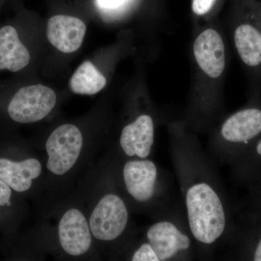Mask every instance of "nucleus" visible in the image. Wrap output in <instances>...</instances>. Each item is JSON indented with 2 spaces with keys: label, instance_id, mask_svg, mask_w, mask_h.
Instances as JSON below:
<instances>
[{
  "label": "nucleus",
  "instance_id": "1",
  "mask_svg": "<svg viewBox=\"0 0 261 261\" xmlns=\"http://www.w3.org/2000/svg\"><path fill=\"white\" fill-rule=\"evenodd\" d=\"M192 95L197 102L209 104L222 89L228 53L224 32L214 21L201 25L191 46Z\"/></svg>",
  "mask_w": 261,
  "mask_h": 261
},
{
  "label": "nucleus",
  "instance_id": "13",
  "mask_svg": "<svg viewBox=\"0 0 261 261\" xmlns=\"http://www.w3.org/2000/svg\"><path fill=\"white\" fill-rule=\"evenodd\" d=\"M42 165L35 159L15 162L0 159V179L15 191L24 192L32 186L33 180L40 176Z\"/></svg>",
  "mask_w": 261,
  "mask_h": 261
},
{
  "label": "nucleus",
  "instance_id": "20",
  "mask_svg": "<svg viewBox=\"0 0 261 261\" xmlns=\"http://www.w3.org/2000/svg\"><path fill=\"white\" fill-rule=\"evenodd\" d=\"M252 260L255 261H261V236L257 240L252 252Z\"/></svg>",
  "mask_w": 261,
  "mask_h": 261
},
{
  "label": "nucleus",
  "instance_id": "17",
  "mask_svg": "<svg viewBox=\"0 0 261 261\" xmlns=\"http://www.w3.org/2000/svg\"><path fill=\"white\" fill-rule=\"evenodd\" d=\"M218 1L219 0H192V14L197 20L205 21V23L214 21L213 17Z\"/></svg>",
  "mask_w": 261,
  "mask_h": 261
},
{
  "label": "nucleus",
  "instance_id": "3",
  "mask_svg": "<svg viewBox=\"0 0 261 261\" xmlns=\"http://www.w3.org/2000/svg\"><path fill=\"white\" fill-rule=\"evenodd\" d=\"M186 205L194 238L205 245L217 241L224 232L226 218L221 199L214 189L204 182L192 185L187 190Z\"/></svg>",
  "mask_w": 261,
  "mask_h": 261
},
{
  "label": "nucleus",
  "instance_id": "15",
  "mask_svg": "<svg viewBox=\"0 0 261 261\" xmlns=\"http://www.w3.org/2000/svg\"><path fill=\"white\" fill-rule=\"evenodd\" d=\"M107 84L105 75L91 61H85L77 68L70 80V87L75 94L92 95L100 92Z\"/></svg>",
  "mask_w": 261,
  "mask_h": 261
},
{
  "label": "nucleus",
  "instance_id": "16",
  "mask_svg": "<svg viewBox=\"0 0 261 261\" xmlns=\"http://www.w3.org/2000/svg\"><path fill=\"white\" fill-rule=\"evenodd\" d=\"M132 2L133 0H96L98 8L109 20L121 18L128 11Z\"/></svg>",
  "mask_w": 261,
  "mask_h": 261
},
{
  "label": "nucleus",
  "instance_id": "7",
  "mask_svg": "<svg viewBox=\"0 0 261 261\" xmlns=\"http://www.w3.org/2000/svg\"><path fill=\"white\" fill-rule=\"evenodd\" d=\"M221 135L234 145H247L258 140L261 137V105H250L228 116L221 125Z\"/></svg>",
  "mask_w": 261,
  "mask_h": 261
},
{
  "label": "nucleus",
  "instance_id": "10",
  "mask_svg": "<svg viewBox=\"0 0 261 261\" xmlns=\"http://www.w3.org/2000/svg\"><path fill=\"white\" fill-rule=\"evenodd\" d=\"M86 32L85 23L81 19L69 15H55L47 23L48 40L63 53L78 50L83 43Z\"/></svg>",
  "mask_w": 261,
  "mask_h": 261
},
{
  "label": "nucleus",
  "instance_id": "19",
  "mask_svg": "<svg viewBox=\"0 0 261 261\" xmlns=\"http://www.w3.org/2000/svg\"><path fill=\"white\" fill-rule=\"evenodd\" d=\"M11 195V188L3 180L0 179V206H10Z\"/></svg>",
  "mask_w": 261,
  "mask_h": 261
},
{
  "label": "nucleus",
  "instance_id": "8",
  "mask_svg": "<svg viewBox=\"0 0 261 261\" xmlns=\"http://www.w3.org/2000/svg\"><path fill=\"white\" fill-rule=\"evenodd\" d=\"M58 237L62 248L72 256L84 255L92 245L90 228L78 209H70L63 215L58 226Z\"/></svg>",
  "mask_w": 261,
  "mask_h": 261
},
{
  "label": "nucleus",
  "instance_id": "6",
  "mask_svg": "<svg viewBox=\"0 0 261 261\" xmlns=\"http://www.w3.org/2000/svg\"><path fill=\"white\" fill-rule=\"evenodd\" d=\"M128 221V210L123 200L119 196L108 194L92 211L89 228L97 240L113 241L123 233Z\"/></svg>",
  "mask_w": 261,
  "mask_h": 261
},
{
  "label": "nucleus",
  "instance_id": "11",
  "mask_svg": "<svg viewBox=\"0 0 261 261\" xmlns=\"http://www.w3.org/2000/svg\"><path fill=\"white\" fill-rule=\"evenodd\" d=\"M123 175L127 192L135 200L144 202L152 198L158 177L153 162L147 160L128 161L123 167Z\"/></svg>",
  "mask_w": 261,
  "mask_h": 261
},
{
  "label": "nucleus",
  "instance_id": "18",
  "mask_svg": "<svg viewBox=\"0 0 261 261\" xmlns=\"http://www.w3.org/2000/svg\"><path fill=\"white\" fill-rule=\"evenodd\" d=\"M133 261H159L152 247L148 243L143 244L139 247L132 256Z\"/></svg>",
  "mask_w": 261,
  "mask_h": 261
},
{
  "label": "nucleus",
  "instance_id": "5",
  "mask_svg": "<svg viewBox=\"0 0 261 261\" xmlns=\"http://www.w3.org/2000/svg\"><path fill=\"white\" fill-rule=\"evenodd\" d=\"M57 96L45 86H28L19 89L8 106V114L13 121L32 123L44 119L56 106Z\"/></svg>",
  "mask_w": 261,
  "mask_h": 261
},
{
  "label": "nucleus",
  "instance_id": "12",
  "mask_svg": "<svg viewBox=\"0 0 261 261\" xmlns=\"http://www.w3.org/2000/svg\"><path fill=\"white\" fill-rule=\"evenodd\" d=\"M154 139L152 116L142 114L122 130L120 144L126 155L145 159L150 154Z\"/></svg>",
  "mask_w": 261,
  "mask_h": 261
},
{
  "label": "nucleus",
  "instance_id": "4",
  "mask_svg": "<svg viewBox=\"0 0 261 261\" xmlns=\"http://www.w3.org/2000/svg\"><path fill=\"white\" fill-rule=\"evenodd\" d=\"M83 146V137L78 127L61 125L53 130L46 142L47 169L57 176H63L74 166Z\"/></svg>",
  "mask_w": 261,
  "mask_h": 261
},
{
  "label": "nucleus",
  "instance_id": "22",
  "mask_svg": "<svg viewBox=\"0 0 261 261\" xmlns=\"http://www.w3.org/2000/svg\"><path fill=\"white\" fill-rule=\"evenodd\" d=\"M254 152H255V155L261 159V137L255 142Z\"/></svg>",
  "mask_w": 261,
  "mask_h": 261
},
{
  "label": "nucleus",
  "instance_id": "9",
  "mask_svg": "<svg viewBox=\"0 0 261 261\" xmlns=\"http://www.w3.org/2000/svg\"><path fill=\"white\" fill-rule=\"evenodd\" d=\"M147 238L159 261L170 260L180 252L188 250L191 244L186 234L166 221L152 225L147 231Z\"/></svg>",
  "mask_w": 261,
  "mask_h": 261
},
{
  "label": "nucleus",
  "instance_id": "14",
  "mask_svg": "<svg viewBox=\"0 0 261 261\" xmlns=\"http://www.w3.org/2000/svg\"><path fill=\"white\" fill-rule=\"evenodd\" d=\"M31 57L17 31L6 25L0 29V70L17 72L28 65Z\"/></svg>",
  "mask_w": 261,
  "mask_h": 261
},
{
  "label": "nucleus",
  "instance_id": "2",
  "mask_svg": "<svg viewBox=\"0 0 261 261\" xmlns=\"http://www.w3.org/2000/svg\"><path fill=\"white\" fill-rule=\"evenodd\" d=\"M233 49L246 73L254 97L261 94V29L252 0H243L230 18Z\"/></svg>",
  "mask_w": 261,
  "mask_h": 261
},
{
  "label": "nucleus",
  "instance_id": "21",
  "mask_svg": "<svg viewBox=\"0 0 261 261\" xmlns=\"http://www.w3.org/2000/svg\"><path fill=\"white\" fill-rule=\"evenodd\" d=\"M252 5L255 9V13L257 15V20H258L259 25L261 29V0H252Z\"/></svg>",
  "mask_w": 261,
  "mask_h": 261
}]
</instances>
